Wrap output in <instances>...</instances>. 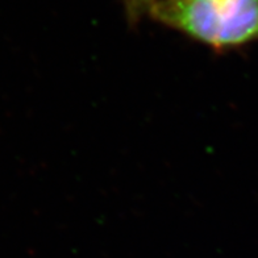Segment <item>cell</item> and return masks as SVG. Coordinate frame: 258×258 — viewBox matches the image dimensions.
<instances>
[{
	"instance_id": "6da1fadb",
	"label": "cell",
	"mask_w": 258,
	"mask_h": 258,
	"mask_svg": "<svg viewBox=\"0 0 258 258\" xmlns=\"http://www.w3.org/2000/svg\"><path fill=\"white\" fill-rule=\"evenodd\" d=\"M152 19L215 50L258 41V0H154Z\"/></svg>"
},
{
	"instance_id": "7a4b0ae2",
	"label": "cell",
	"mask_w": 258,
	"mask_h": 258,
	"mask_svg": "<svg viewBox=\"0 0 258 258\" xmlns=\"http://www.w3.org/2000/svg\"><path fill=\"white\" fill-rule=\"evenodd\" d=\"M154 0H128V3L131 4L132 8H148L150 4L153 3Z\"/></svg>"
}]
</instances>
